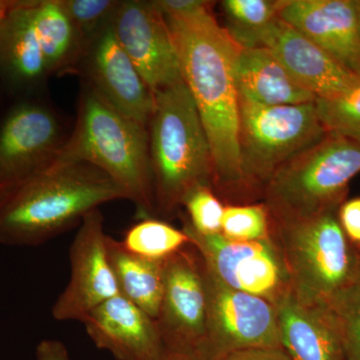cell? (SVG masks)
I'll return each instance as SVG.
<instances>
[{
  "mask_svg": "<svg viewBox=\"0 0 360 360\" xmlns=\"http://www.w3.org/2000/svg\"><path fill=\"white\" fill-rule=\"evenodd\" d=\"M338 212L270 220V236L283 255L291 291L302 302L329 305L356 281L359 250L348 240Z\"/></svg>",
  "mask_w": 360,
  "mask_h": 360,
  "instance_id": "5",
  "label": "cell"
},
{
  "mask_svg": "<svg viewBox=\"0 0 360 360\" xmlns=\"http://www.w3.org/2000/svg\"><path fill=\"white\" fill-rule=\"evenodd\" d=\"M234 73L239 97L250 103L277 106L316 101V96L302 86L265 47L239 46Z\"/></svg>",
  "mask_w": 360,
  "mask_h": 360,
  "instance_id": "20",
  "label": "cell"
},
{
  "mask_svg": "<svg viewBox=\"0 0 360 360\" xmlns=\"http://www.w3.org/2000/svg\"><path fill=\"white\" fill-rule=\"evenodd\" d=\"M120 243L137 257L156 262H163L191 245L184 229L153 219H143L132 225Z\"/></svg>",
  "mask_w": 360,
  "mask_h": 360,
  "instance_id": "24",
  "label": "cell"
},
{
  "mask_svg": "<svg viewBox=\"0 0 360 360\" xmlns=\"http://www.w3.org/2000/svg\"><path fill=\"white\" fill-rule=\"evenodd\" d=\"M276 307L281 347L291 360H347L328 304L302 302L291 291Z\"/></svg>",
  "mask_w": 360,
  "mask_h": 360,
  "instance_id": "18",
  "label": "cell"
},
{
  "mask_svg": "<svg viewBox=\"0 0 360 360\" xmlns=\"http://www.w3.org/2000/svg\"><path fill=\"white\" fill-rule=\"evenodd\" d=\"M359 35H360V1H359Z\"/></svg>",
  "mask_w": 360,
  "mask_h": 360,
  "instance_id": "36",
  "label": "cell"
},
{
  "mask_svg": "<svg viewBox=\"0 0 360 360\" xmlns=\"http://www.w3.org/2000/svg\"><path fill=\"white\" fill-rule=\"evenodd\" d=\"M220 360H291L283 347L241 350Z\"/></svg>",
  "mask_w": 360,
  "mask_h": 360,
  "instance_id": "31",
  "label": "cell"
},
{
  "mask_svg": "<svg viewBox=\"0 0 360 360\" xmlns=\"http://www.w3.org/2000/svg\"><path fill=\"white\" fill-rule=\"evenodd\" d=\"M20 0H0V22L11 13Z\"/></svg>",
  "mask_w": 360,
  "mask_h": 360,
  "instance_id": "34",
  "label": "cell"
},
{
  "mask_svg": "<svg viewBox=\"0 0 360 360\" xmlns=\"http://www.w3.org/2000/svg\"><path fill=\"white\" fill-rule=\"evenodd\" d=\"M148 141L155 210L168 217L198 187L213 184L212 148L184 82L155 92Z\"/></svg>",
  "mask_w": 360,
  "mask_h": 360,
  "instance_id": "4",
  "label": "cell"
},
{
  "mask_svg": "<svg viewBox=\"0 0 360 360\" xmlns=\"http://www.w3.org/2000/svg\"><path fill=\"white\" fill-rule=\"evenodd\" d=\"M205 264V262H203ZM206 321L198 354L220 360L252 348L281 347L276 307L220 283L205 264Z\"/></svg>",
  "mask_w": 360,
  "mask_h": 360,
  "instance_id": "8",
  "label": "cell"
},
{
  "mask_svg": "<svg viewBox=\"0 0 360 360\" xmlns=\"http://www.w3.org/2000/svg\"><path fill=\"white\" fill-rule=\"evenodd\" d=\"M32 18L49 75L78 70L86 41L58 0H34Z\"/></svg>",
  "mask_w": 360,
  "mask_h": 360,
  "instance_id": "21",
  "label": "cell"
},
{
  "mask_svg": "<svg viewBox=\"0 0 360 360\" xmlns=\"http://www.w3.org/2000/svg\"><path fill=\"white\" fill-rule=\"evenodd\" d=\"M360 172V141L328 134L286 162L269 180L262 203L274 222L338 210Z\"/></svg>",
  "mask_w": 360,
  "mask_h": 360,
  "instance_id": "6",
  "label": "cell"
},
{
  "mask_svg": "<svg viewBox=\"0 0 360 360\" xmlns=\"http://www.w3.org/2000/svg\"><path fill=\"white\" fill-rule=\"evenodd\" d=\"M158 360H203L195 352H174L167 349Z\"/></svg>",
  "mask_w": 360,
  "mask_h": 360,
  "instance_id": "33",
  "label": "cell"
},
{
  "mask_svg": "<svg viewBox=\"0 0 360 360\" xmlns=\"http://www.w3.org/2000/svg\"><path fill=\"white\" fill-rule=\"evenodd\" d=\"M68 137L46 104H14L0 120V191L51 165Z\"/></svg>",
  "mask_w": 360,
  "mask_h": 360,
  "instance_id": "10",
  "label": "cell"
},
{
  "mask_svg": "<svg viewBox=\"0 0 360 360\" xmlns=\"http://www.w3.org/2000/svg\"><path fill=\"white\" fill-rule=\"evenodd\" d=\"M77 30L89 41L112 18L120 1L115 0H58Z\"/></svg>",
  "mask_w": 360,
  "mask_h": 360,
  "instance_id": "29",
  "label": "cell"
},
{
  "mask_svg": "<svg viewBox=\"0 0 360 360\" xmlns=\"http://www.w3.org/2000/svg\"><path fill=\"white\" fill-rule=\"evenodd\" d=\"M328 134L314 103L269 106L239 97V156L248 202L276 170Z\"/></svg>",
  "mask_w": 360,
  "mask_h": 360,
  "instance_id": "7",
  "label": "cell"
},
{
  "mask_svg": "<svg viewBox=\"0 0 360 360\" xmlns=\"http://www.w3.org/2000/svg\"><path fill=\"white\" fill-rule=\"evenodd\" d=\"M79 68L99 96L122 115L148 127L155 94L116 39L111 20L86 42Z\"/></svg>",
  "mask_w": 360,
  "mask_h": 360,
  "instance_id": "14",
  "label": "cell"
},
{
  "mask_svg": "<svg viewBox=\"0 0 360 360\" xmlns=\"http://www.w3.org/2000/svg\"><path fill=\"white\" fill-rule=\"evenodd\" d=\"M338 217L348 240L360 250V198L345 200L338 208Z\"/></svg>",
  "mask_w": 360,
  "mask_h": 360,
  "instance_id": "30",
  "label": "cell"
},
{
  "mask_svg": "<svg viewBox=\"0 0 360 360\" xmlns=\"http://www.w3.org/2000/svg\"><path fill=\"white\" fill-rule=\"evenodd\" d=\"M82 322L94 345L117 360H158L167 350L155 319L122 295L97 307Z\"/></svg>",
  "mask_w": 360,
  "mask_h": 360,
  "instance_id": "17",
  "label": "cell"
},
{
  "mask_svg": "<svg viewBox=\"0 0 360 360\" xmlns=\"http://www.w3.org/2000/svg\"><path fill=\"white\" fill-rule=\"evenodd\" d=\"M340 326L347 360H360V284H354L330 302Z\"/></svg>",
  "mask_w": 360,
  "mask_h": 360,
  "instance_id": "28",
  "label": "cell"
},
{
  "mask_svg": "<svg viewBox=\"0 0 360 360\" xmlns=\"http://www.w3.org/2000/svg\"><path fill=\"white\" fill-rule=\"evenodd\" d=\"M284 0H224L226 30L240 47H259L266 28L279 18Z\"/></svg>",
  "mask_w": 360,
  "mask_h": 360,
  "instance_id": "23",
  "label": "cell"
},
{
  "mask_svg": "<svg viewBox=\"0 0 360 360\" xmlns=\"http://www.w3.org/2000/svg\"><path fill=\"white\" fill-rule=\"evenodd\" d=\"M355 284H360V250L359 257V267H357L356 281H355Z\"/></svg>",
  "mask_w": 360,
  "mask_h": 360,
  "instance_id": "35",
  "label": "cell"
},
{
  "mask_svg": "<svg viewBox=\"0 0 360 360\" xmlns=\"http://www.w3.org/2000/svg\"><path fill=\"white\" fill-rule=\"evenodd\" d=\"M317 115L328 134L360 141V82L333 98H316Z\"/></svg>",
  "mask_w": 360,
  "mask_h": 360,
  "instance_id": "25",
  "label": "cell"
},
{
  "mask_svg": "<svg viewBox=\"0 0 360 360\" xmlns=\"http://www.w3.org/2000/svg\"><path fill=\"white\" fill-rule=\"evenodd\" d=\"M37 360H71L65 345L58 340L41 341L37 348Z\"/></svg>",
  "mask_w": 360,
  "mask_h": 360,
  "instance_id": "32",
  "label": "cell"
},
{
  "mask_svg": "<svg viewBox=\"0 0 360 360\" xmlns=\"http://www.w3.org/2000/svg\"><path fill=\"white\" fill-rule=\"evenodd\" d=\"M117 200L127 196L98 168L86 162H53L0 191V243L41 245Z\"/></svg>",
  "mask_w": 360,
  "mask_h": 360,
  "instance_id": "2",
  "label": "cell"
},
{
  "mask_svg": "<svg viewBox=\"0 0 360 360\" xmlns=\"http://www.w3.org/2000/svg\"><path fill=\"white\" fill-rule=\"evenodd\" d=\"M34 0H20L0 22V77L13 91L39 89L51 77L32 18Z\"/></svg>",
  "mask_w": 360,
  "mask_h": 360,
  "instance_id": "19",
  "label": "cell"
},
{
  "mask_svg": "<svg viewBox=\"0 0 360 360\" xmlns=\"http://www.w3.org/2000/svg\"><path fill=\"white\" fill-rule=\"evenodd\" d=\"M111 25L153 94L184 82L172 32L155 2L120 1Z\"/></svg>",
  "mask_w": 360,
  "mask_h": 360,
  "instance_id": "13",
  "label": "cell"
},
{
  "mask_svg": "<svg viewBox=\"0 0 360 360\" xmlns=\"http://www.w3.org/2000/svg\"><path fill=\"white\" fill-rule=\"evenodd\" d=\"M259 46L276 56L284 68L316 98L341 96L360 82V77L281 18L266 28Z\"/></svg>",
  "mask_w": 360,
  "mask_h": 360,
  "instance_id": "16",
  "label": "cell"
},
{
  "mask_svg": "<svg viewBox=\"0 0 360 360\" xmlns=\"http://www.w3.org/2000/svg\"><path fill=\"white\" fill-rule=\"evenodd\" d=\"M189 226L198 233L217 234L221 231V220L225 205L214 193L212 187L202 186L194 189L182 202Z\"/></svg>",
  "mask_w": 360,
  "mask_h": 360,
  "instance_id": "27",
  "label": "cell"
},
{
  "mask_svg": "<svg viewBox=\"0 0 360 360\" xmlns=\"http://www.w3.org/2000/svg\"><path fill=\"white\" fill-rule=\"evenodd\" d=\"M279 18L360 77L359 1L284 0Z\"/></svg>",
  "mask_w": 360,
  "mask_h": 360,
  "instance_id": "15",
  "label": "cell"
},
{
  "mask_svg": "<svg viewBox=\"0 0 360 360\" xmlns=\"http://www.w3.org/2000/svg\"><path fill=\"white\" fill-rule=\"evenodd\" d=\"M165 285L155 321L167 349L198 354L205 331V264L188 245L167 258Z\"/></svg>",
  "mask_w": 360,
  "mask_h": 360,
  "instance_id": "11",
  "label": "cell"
},
{
  "mask_svg": "<svg viewBox=\"0 0 360 360\" xmlns=\"http://www.w3.org/2000/svg\"><path fill=\"white\" fill-rule=\"evenodd\" d=\"M220 234L236 241H255L270 238V217L262 202L225 205Z\"/></svg>",
  "mask_w": 360,
  "mask_h": 360,
  "instance_id": "26",
  "label": "cell"
},
{
  "mask_svg": "<svg viewBox=\"0 0 360 360\" xmlns=\"http://www.w3.org/2000/svg\"><path fill=\"white\" fill-rule=\"evenodd\" d=\"M106 248L120 295L156 319L165 285V260L137 257L108 236Z\"/></svg>",
  "mask_w": 360,
  "mask_h": 360,
  "instance_id": "22",
  "label": "cell"
},
{
  "mask_svg": "<svg viewBox=\"0 0 360 360\" xmlns=\"http://www.w3.org/2000/svg\"><path fill=\"white\" fill-rule=\"evenodd\" d=\"M172 32L184 84L205 127L213 160L212 189L225 205H250L239 156V45L202 0L155 1Z\"/></svg>",
  "mask_w": 360,
  "mask_h": 360,
  "instance_id": "1",
  "label": "cell"
},
{
  "mask_svg": "<svg viewBox=\"0 0 360 360\" xmlns=\"http://www.w3.org/2000/svg\"><path fill=\"white\" fill-rule=\"evenodd\" d=\"M53 162H86L108 174L142 213L155 212L148 127L84 84L75 129Z\"/></svg>",
  "mask_w": 360,
  "mask_h": 360,
  "instance_id": "3",
  "label": "cell"
},
{
  "mask_svg": "<svg viewBox=\"0 0 360 360\" xmlns=\"http://www.w3.org/2000/svg\"><path fill=\"white\" fill-rule=\"evenodd\" d=\"M106 239L103 215L97 208L85 215L71 243L70 281L52 307L56 321L82 322L90 311L120 295Z\"/></svg>",
  "mask_w": 360,
  "mask_h": 360,
  "instance_id": "12",
  "label": "cell"
},
{
  "mask_svg": "<svg viewBox=\"0 0 360 360\" xmlns=\"http://www.w3.org/2000/svg\"><path fill=\"white\" fill-rule=\"evenodd\" d=\"M184 231L206 269L231 290L257 296L276 307L291 292L290 276L276 241H236L222 234L198 233L184 220Z\"/></svg>",
  "mask_w": 360,
  "mask_h": 360,
  "instance_id": "9",
  "label": "cell"
}]
</instances>
